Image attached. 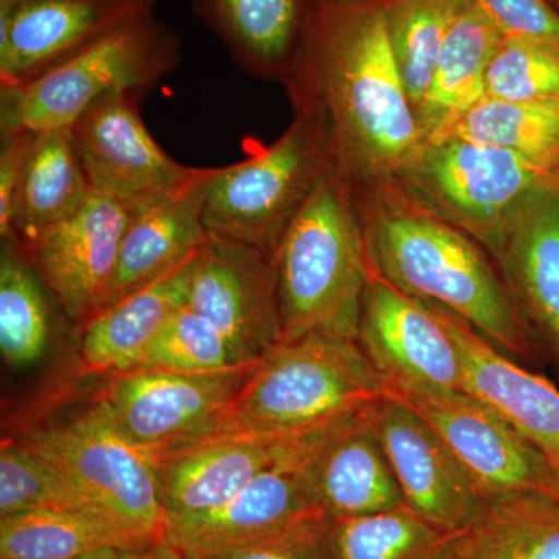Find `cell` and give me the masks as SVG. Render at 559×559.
<instances>
[{
    "label": "cell",
    "instance_id": "1",
    "mask_svg": "<svg viewBox=\"0 0 559 559\" xmlns=\"http://www.w3.org/2000/svg\"><path fill=\"white\" fill-rule=\"evenodd\" d=\"M288 87L322 120L353 198L396 178L425 146L390 46L384 0H314Z\"/></svg>",
    "mask_w": 559,
    "mask_h": 559
},
{
    "label": "cell",
    "instance_id": "2",
    "mask_svg": "<svg viewBox=\"0 0 559 559\" xmlns=\"http://www.w3.org/2000/svg\"><path fill=\"white\" fill-rule=\"evenodd\" d=\"M355 202L371 270L401 293L460 316L513 355H533V337L480 245L406 194L369 190Z\"/></svg>",
    "mask_w": 559,
    "mask_h": 559
},
{
    "label": "cell",
    "instance_id": "3",
    "mask_svg": "<svg viewBox=\"0 0 559 559\" xmlns=\"http://www.w3.org/2000/svg\"><path fill=\"white\" fill-rule=\"evenodd\" d=\"M389 392L388 380L358 341L307 334L283 342L261 360L229 406L197 440L299 439L358 414Z\"/></svg>",
    "mask_w": 559,
    "mask_h": 559
},
{
    "label": "cell",
    "instance_id": "4",
    "mask_svg": "<svg viewBox=\"0 0 559 559\" xmlns=\"http://www.w3.org/2000/svg\"><path fill=\"white\" fill-rule=\"evenodd\" d=\"M272 260L283 342L312 333L358 341L371 264L358 205L334 167L283 231Z\"/></svg>",
    "mask_w": 559,
    "mask_h": 559
},
{
    "label": "cell",
    "instance_id": "5",
    "mask_svg": "<svg viewBox=\"0 0 559 559\" xmlns=\"http://www.w3.org/2000/svg\"><path fill=\"white\" fill-rule=\"evenodd\" d=\"M182 61L178 33L156 11L21 87H0V139L70 128L114 92L140 98Z\"/></svg>",
    "mask_w": 559,
    "mask_h": 559
},
{
    "label": "cell",
    "instance_id": "6",
    "mask_svg": "<svg viewBox=\"0 0 559 559\" xmlns=\"http://www.w3.org/2000/svg\"><path fill=\"white\" fill-rule=\"evenodd\" d=\"M333 170L325 127L297 108L288 131L252 157L215 168L204 204L209 237L274 253L296 213Z\"/></svg>",
    "mask_w": 559,
    "mask_h": 559
},
{
    "label": "cell",
    "instance_id": "7",
    "mask_svg": "<svg viewBox=\"0 0 559 559\" xmlns=\"http://www.w3.org/2000/svg\"><path fill=\"white\" fill-rule=\"evenodd\" d=\"M395 179L412 202L495 259L521 210L540 191L557 187L550 171L524 157L459 138L426 143Z\"/></svg>",
    "mask_w": 559,
    "mask_h": 559
},
{
    "label": "cell",
    "instance_id": "8",
    "mask_svg": "<svg viewBox=\"0 0 559 559\" xmlns=\"http://www.w3.org/2000/svg\"><path fill=\"white\" fill-rule=\"evenodd\" d=\"M20 439L64 473L102 513L146 538L164 539L165 511L153 454L127 439L97 401Z\"/></svg>",
    "mask_w": 559,
    "mask_h": 559
},
{
    "label": "cell",
    "instance_id": "9",
    "mask_svg": "<svg viewBox=\"0 0 559 559\" xmlns=\"http://www.w3.org/2000/svg\"><path fill=\"white\" fill-rule=\"evenodd\" d=\"M325 429L301 437L285 457L261 471L219 510L168 524L165 543L187 557L207 558L330 516L314 484L316 444Z\"/></svg>",
    "mask_w": 559,
    "mask_h": 559
},
{
    "label": "cell",
    "instance_id": "10",
    "mask_svg": "<svg viewBox=\"0 0 559 559\" xmlns=\"http://www.w3.org/2000/svg\"><path fill=\"white\" fill-rule=\"evenodd\" d=\"M451 448L485 499L521 492L554 496L546 452L491 407L462 390L390 388Z\"/></svg>",
    "mask_w": 559,
    "mask_h": 559
},
{
    "label": "cell",
    "instance_id": "11",
    "mask_svg": "<svg viewBox=\"0 0 559 559\" xmlns=\"http://www.w3.org/2000/svg\"><path fill=\"white\" fill-rule=\"evenodd\" d=\"M259 364L209 373L121 371L106 378L94 401L132 443L164 450L204 436Z\"/></svg>",
    "mask_w": 559,
    "mask_h": 559
},
{
    "label": "cell",
    "instance_id": "12",
    "mask_svg": "<svg viewBox=\"0 0 559 559\" xmlns=\"http://www.w3.org/2000/svg\"><path fill=\"white\" fill-rule=\"evenodd\" d=\"M187 305L218 329L240 366L283 344L277 275L263 250L209 237L191 259Z\"/></svg>",
    "mask_w": 559,
    "mask_h": 559
},
{
    "label": "cell",
    "instance_id": "13",
    "mask_svg": "<svg viewBox=\"0 0 559 559\" xmlns=\"http://www.w3.org/2000/svg\"><path fill=\"white\" fill-rule=\"evenodd\" d=\"M139 100L131 92H114L69 128L92 190L134 209L167 197L200 170L160 148L140 117Z\"/></svg>",
    "mask_w": 559,
    "mask_h": 559
},
{
    "label": "cell",
    "instance_id": "14",
    "mask_svg": "<svg viewBox=\"0 0 559 559\" xmlns=\"http://www.w3.org/2000/svg\"><path fill=\"white\" fill-rule=\"evenodd\" d=\"M156 5L157 0H0V87L32 83Z\"/></svg>",
    "mask_w": 559,
    "mask_h": 559
},
{
    "label": "cell",
    "instance_id": "15",
    "mask_svg": "<svg viewBox=\"0 0 559 559\" xmlns=\"http://www.w3.org/2000/svg\"><path fill=\"white\" fill-rule=\"evenodd\" d=\"M374 428L406 506L444 532L468 527L487 506L439 433L392 389L371 406Z\"/></svg>",
    "mask_w": 559,
    "mask_h": 559
},
{
    "label": "cell",
    "instance_id": "16",
    "mask_svg": "<svg viewBox=\"0 0 559 559\" xmlns=\"http://www.w3.org/2000/svg\"><path fill=\"white\" fill-rule=\"evenodd\" d=\"M358 344L390 388L462 390L457 345L426 301L371 270Z\"/></svg>",
    "mask_w": 559,
    "mask_h": 559
},
{
    "label": "cell",
    "instance_id": "17",
    "mask_svg": "<svg viewBox=\"0 0 559 559\" xmlns=\"http://www.w3.org/2000/svg\"><path fill=\"white\" fill-rule=\"evenodd\" d=\"M300 439L210 437L151 451L165 527L219 510Z\"/></svg>",
    "mask_w": 559,
    "mask_h": 559
},
{
    "label": "cell",
    "instance_id": "18",
    "mask_svg": "<svg viewBox=\"0 0 559 559\" xmlns=\"http://www.w3.org/2000/svg\"><path fill=\"white\" fill-rule=\"evenodd\" d=\"M135 210L94 191L80 212L22 248L73 323L83 325L94 312Z\"/></svg>",
    "mask_w": 559,
    "mask_h": 559
},
{
    "label": "cell",
    "instance_id": "19",
    "mask_svg": "<svg viewBox=\"0 0 559 559\" xmlns=\"http://www.w3.org/2000/svg\"><path fill=\"white\" fill-rule=\"evenodd\" d=\"M213 173L215 168H200L186 186L135 210L92 314L159 282L197 255L209 240L204 204Z\"/></svg>",
    "mask_w": 559,
    "mask_h": 559
},
{
    "label": "cell",
    "instance_id": "20",
    "mask_svg": "<svg viewBox=\"0 0 559 559\" xmlns=\"http://www.w3.org/2000/svg\"><path fill=\"white\" fill-rule=\"evenodd\" d=\"M450 331L462 362V392L491 407L547 455L559 452V389L511 362L465 319L426 301Z\"/></svg>",
    "mask_w": 559,
    "mask_h": 559
},
{
    "label": "cell",
    "instance_id": "21",
    "mask_svg": "<svg viewBox=\"0 0 559 559\" xmlns=\"http://www.w3.org/2000/svg\"><path fill=\"white\" fill-rule=\"evenodd\" d=\"M496 260L530 336L559 366V187L521 210Z\"/></svg>",
    "mask_w": 559,
    "mask_h": 559
},
{
    "label": "cell",
    "instance_id": "22",
    "mask_svg": "<svg viewBox=\"0 0 559 559\" xmlns=\"http://www.w3.org/2000/svg\"><path fill=\"white\" fill-rule=\"evenodd\" d=\"M371 406L323 430L316 444V491L331 520L407 507L374 428Z\"/></svg>",
    "mask_w": 559,
    "mask_h": 559
},
{
    "label": "cell",
    "instance_id": "23",
    "mask_svg": "<svg viewBox=\"0 0 559 559\" xmlns=\"http://www.w3.org/2000/svg\"><path fill=\"white\" fill-rule=\"evenodd\" d=\"M314 0H191V9L215 33L249 75L288 84Z\"/></svg>",
    "mask_w": 559,
    "mask_h": 559
},
{
    "label": "cell",
    "instance_id": "24",
    "mask_svg": "<svg viewBox=\"0 0 559 559\" xmlns=\"http://www.w3.org/2000/svg\"><path fill=\"white\" fill-rule=\"evenodd\" d=\"M92 193L69 128L36 132L0 238L31 249L80 212Z\"/></svg>",
    "mask_w": 559,
    "mask_h": 559
},
{
    "label": "cell",
    "instance_id": "25",
    "mask_svg": "<svg viewBox=\"0 0 559 559\" xmlns=\"http://www.w3.org/2000/svg\"><path fill=\"white\" fill-rule=\"evenodd\" d=\"M190 267L191 259L159 282L92 314L81 325V369L106 378L134 369L165 323L186 307Z\"/></svg>",
    "mask_w": 559,
    "mask_h": 559
},
{
    "label": "cell",
    "instance_id": "26",
    "mask_svg": "<svg viewBox=\"0 0 559 559\" xmlns=\"http://www.w3.org/2000/svg\"><path fill=\"white\" fill-rule=\"evenodd\" d=\"M502 39L498 25L468 0L448 33L417 112L425 143L484 100L489 66Z\"/></svg>",
    "mask_w": 559,
    "mask_h": 559
},
{
    "label": "cell",
    "instance_id": "27",
    "mask_svg": "<svg viewBox=\"0 0 559 559\" xmlns=\"http://www.w3.org/2000/svg\"><path fill=\"white\" fill-rule=\"evenodd\" d=\"M437 559H559V499L547 492L488 499L468 527L448 533Z\"/></svg>",
    "mask_w": 559,
    "mask_h": 559
},
{
    "label": "cell",
    "instance_id": "28",
    "mask_svg": "<svg viewBox=\"0 0 559 559\" xmlns=\"http://www.w3.org/2000/svg\"><path fill=\"white\" fill-rule=\"evenodd\" d=\"M108 514L39 510L0 520V559H80L95 550L139 551L153 546Z\"/></svg>",
    "mask_w": 559,
    "mask_h": 559
},
{
    "label": "cell",
    "instance_id": "29",
    "mask_svg": "<svg viewBox=\"0 0 559 559\" xmlns=\"http://www.w3.org/2000/svg\"><path fill=\"white\" fill-rule=\"evenodd\" d=\"M64 311L31 257L17 242L0 249V353L14 370L31 369L47 355L57 312Z\"/></svg>",
    "mask_w": 559,
    "mask_h": 559
},
{
    "label": "cell",
    "instance_id": "30",
    "mask_svg": "<svg viewBox=\"0 0 559 559\" xmlns=\"http://www.w3.org/2000/svg\"><path fill=\"white\" fill-rule=\"evenodd\" d=\"M459 138L510 151L559 178V102L484 98L432 140ZM426 142V143H428ZM425 143V145H426Z\"/></svg>",
    "mask_w": 559,
    "mask_h": 559
},
{
    "label": "cell",
    "instance_id": "31",
    "mask_svg": "<svg viewBox=\"0 0 559 559\" xmlns=\"http://www.w3.org/2000/svg\"><path fill=\"white\" fill-rule=\"evenodd\" d=\"M468 0H384L390 46L415 112L421 108L444 40Z\"/></svg>",
    "mask_w": 559,
    "mask_h": 559
},
{
    "label": "cell",
    "instance_id": "32",
    "mask_svg": "<svg viewBox=\"0 0 559 559\" xmlns=\"http://www.w3.org/2000/svg\"><path fill=\"white\" fill-rule=\"evenodd\" d=\"M448 532L409 507L337 520L331 527L336 559H437Z\"/></svg>",
    "mask_w": 559,
    "mask_h": 559
},
{
    "label": "cell",
    "instance_id": "33",
    "mask_svg": "<svg viewBox=\"0 0 559 559\" xmlns=\"http://www.w3.org/2000/svg\"><path fill=\"white\" fill-rule=\"evenodd\" d=\"M39 510L100 511L25 441L5 439L0 447V520Z\"/></svg>",
    "mask_w": 559,
    "mask_h": 559
},
{
    "label": "cell",
    "instance_id": "34",
    "mask_svg": "<svg viewBox=\"0 0 559 559\" xmlns=\"http://www.w3.org/2000/svg\"><path fill=\"white\" fill-rule=\"evenodd\" d=\"M485 98L558 103V40L503 36L489 66Z\"/></svg>",
    "mask_w": 559,
    "mask_h": 559
},
{
    "label": "cell",
    "instance_id": "35",
    "mask_svg": "<svg viewBox=\"0 0 559 559\" xmlns=\"http://www.w3.org/2000/svg\"><path fill=\"white\" fill-rule=\"evenodd\" d=\"M238 366L226 337L186 305L165 323L131 370L209 373Z\"/></svg>",
    "mask_w": 559,
    "mask_h": 559
},
{
    "label": "cell",
    "instance_id": "36",
    "mask_svg": "<svg viewBox=\"0 0 559 559\" xmlns=\"http://www.w3.org/2000/svg\"><path fill=\"white\" fill-rule=\"evenodd\" d=\"M333 522L330 516L316 518L272 538L200 559H336L331 546Z\"/></svg>",
    "mask_w": 559,
    "mask_h": 559
},
{
    "label": "cell",
    "instance_id": "37",
    "mask_svg": "<svg viewBox=\"0 0 559 559\" xmlns=\"http://www.w3.org/2000/svg\"><path fill=\"white\" fill-rule=\"evenodd\" d=\"M503 36L558 40L559 14L549 0H474Z\"/></svg>",
    "mask_w": 559,
    "mask_h": 559
},
{
    "label": "cell",
    "instance_id": "38",
    "mask_svg": "<svg viewBox=\"0 0 559 559\" xmlns=\"http://www.w3.org/2000/svg\"><path fill=\"white\" fill-rule=\"evenodd\" d=\"M35 139L33 132H21L13 138L2 139L0 150V234H3L9 224L11 204L16 193L17 182L21 179L25 157Z\"/></svg>",
    "mask_w": 559,
    "mask_h": 559
},
{
    "label": "cell",
    "instance_id": "39",
    "mask_svg": "<svg viewBox=\"0 0 559 559\" xmlns=\"http://www.w3.org/2000/svg\"><path fill=\"white\" fill-rule=\"evenodd\" d=\"M123 559H194L187 557L182 551L175 549L164 539L154 543L153 546L139 551H123Z\"/></svg>",
    "mask_w": 559,
    "mask_h": 559
},
{
    "label": "cell",
    "instance_id": "40",
    "mask_svg": "<svg viewBox=\"0 0 559 559\" xmlns=\"http://www.w3.org/2000/svg\"><path fill=\"white\" fill-rule=\"evenodd\" d=\"M80 559H123V550L117 549H102L92 551V554L84 555Z\"/></svg>",
    "mask_w": 559,
    "mask_h": 559
},
{
    "label": "cell",
    "instance_id": "41",
    "mask_svg": "<svg viewBox=\"0 0 559 559\" xmlns=\"http://www.w3.org/2000/svg\"><path fill=\"white\" fill-rule=\"evenodd\" d=\"M550 459L551 468H554V496L559 499V452L558 454L547 455Z\"/></svg>",
    "mask_w": 559,
    "mask_h": 559
},
{
    "label": "cell",
    "instance_id": "42",
    "mask_svg": "<svg viewBox=\"0 0 559 559\" xmlns=\"http://www.w3.org/2000/svg\"><path fill=\"white\" fill-rule=\"evenodd\" d=\"M551 7H554L555 11L559 14V0H549Z\"/></svg>",
    "mask_w": 559,
    "mask_h": 559
},
{
    "label": "cell",
    "instance_id": "43",
    "mask_svg": "<svg viewBox=\"0 0 559 559\" xmlns=\"http://www.w3.org/2000/svg\"><path fill=\"white\" fill-rule=\"evenodd\" d=\"M557 187H559V178H558Z\"/></svg>",
    "mask_w": 559,
    "mask_h": 559
}]
</instances>
